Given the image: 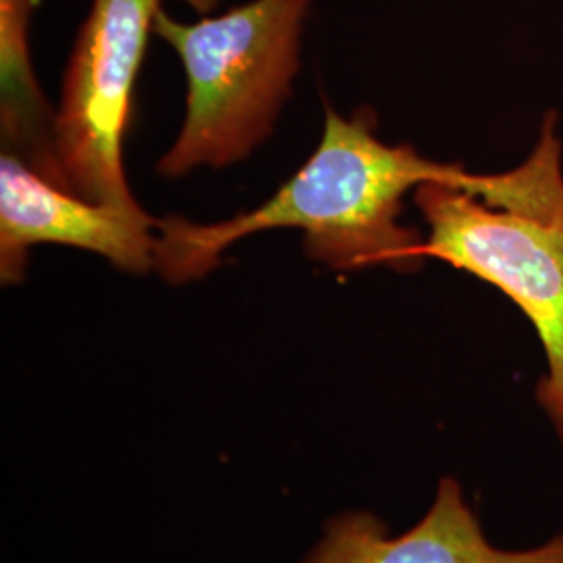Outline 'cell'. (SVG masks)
<instances>
[{"label":"cell","mask_w":563,"mask_h":563,"mask_svg":"<svg viewBox=\"0 0 563 563\" xmlns=\"http://www.w3.org/2000/svg\"><path fill=\"white\" fill-rule=\"evenodd\" d=\"M165 0H90L65 67L55 139L69 190L139 209L123 169L132 92Z\"/></svg>","instance_id":"cell-4"},{"label":"cell","mask_w":563,"mask_h":563,"mask_svg":"<svg viewBox=\"0 0 563 563\" xmlns=\"http://www.w3.org/2000/svg\"><path fill=\"white\" fill-rule=\"evenodd\" d=\"M426 260L446 263L514 302L543 346L534 397L563 443V223L504 211L449 184H422Z\"/></svg>","instance_id":"cell-3"},{"label":"cell","mask_w":563,"mask_h":563,"mask_svg":"<svg viewBox=\"0 0 563 563\" xmlns=\"http://www.w3.org/2000/svg\"><path fill=\"white\" fill-rule=\"evenodd\" d=\"M302 563H563V534L532 549H499L488 543L462 484L443 478L428 514L407 532L390 537L374 514L349 511L328 522Z\"/></svg>","instance_id":"cell-6"},{"label":"cell","mask_w":563,"mask_h":563,"mask_svg":"<svg viewBox=\"0 0 563 563\" xmlns=\"http://www.w3.org/2000/svg\"><path fill=\"white\" fill-rule=\"evenodd\" d=\"M313 0H251L222 15L174 20L159 11L153 34L186 71V118L157 162L165 180L246 162L274 134L301 69Z\"/></svg>","instance_id":"cell-2"},{"label":"cell","mask_w":563,"mask_h":563,"mask_svg":"<svg viewBox=\"0 0 563 563\" xmlns=\"http://www.w3.org/2000/svg\"><path fill=\"white\" fill-rule=\"evenodd\" d=\"M181 2H186V4L192 7L197 13L205 15V13H209L211 9H216L220 0H181Z\"/></svg>","instance_id":"cell-8"},{"label":"cell","mask_w":563,"mask_h":563,"mask_svg":"<svg viewBox=\"0 0 563 563\" xmlns=\"http://www.w3.org/2000/svg\"><path fill=\"white\" fill-rule=\"evenodd\" d=\"M374 115L342 118L330 104L316 153L253 211L216 223L165 218L155 225V269L169 284L201 280L236 242L267 230H301L309 262L336 272L384 267L416 274L426 265V234L401 222L402 201L422 184H449L526 218H543L560 195V176L543 151L511 169L481 174L441 163L402 142H384Z\"/></svg>","instance_id":"cell-1"},{"label":"cell","mask_w":563,"mask_h":563,"mask_svg":"<svg viewBox=\"0 0 563 563\" xmlns=\"http://www.w3.org/2000/svg\"><path fill=\"white\" fill-rule=\"evenodd\" d=\"M155 225L142 207L120 209L86 201L44 180L15 155L0 159V280L25 278L30 251L63 244L101 255L121 272L155 269Z\"/></svg>","instance_id":"cell-5"},{"label":"cell","mask_w":563,"mask_h":563,"mask_svg":"<svg viewBox=\"0 0 563 563\" xmlns=\"http://www.w3.org/2000/svg\"><path fill=\"white\" fill-rule=\"evenodd\" d=\"M38 2L41 0H0L2 153L15 155L44 180L69 190L57 155V109L51 107L42 92L30 53V25Z\"/></svg>","instance_id":"cell-7"}]
</instances>
